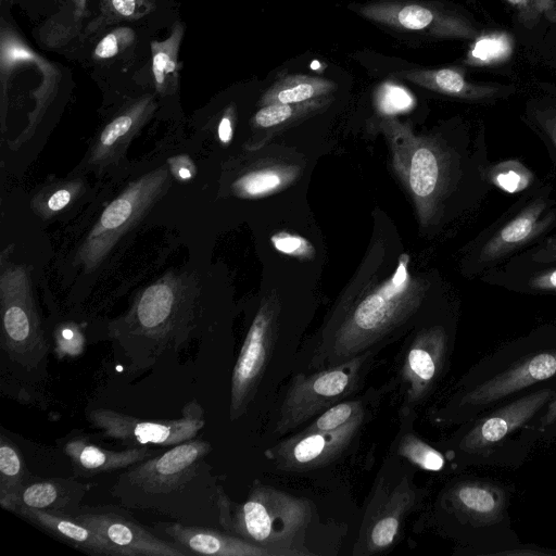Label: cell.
I'll list each match as a JSON object with an SVG mask.
<instances>
[{
	"label": "cell",
	"mask_w": 556,
	"mask_h": 556,
	"mask_svg": "<svg viewBox=\"0 0 556 556\" xmlns=\"http://www.w3.org/2000/svg\"><path fill=\"white\" fill-rule=\"evenodd\" d=\"M235 112L232 108H228L218 122L217 135L222 143L230 142L233 132Z\"/></svg>",
	"instance_id": "obj_45"
},
{
	"label": "cell",
	"mask_w": 556,
	"mask_h": 556,
	"mask_svg": "<svg viewBox=\"0 0 556 556\" xmlns=\"http://www.w3.org/2000/svg\"><path fill=\"white\" fill-rule=\"evenodd\" d=\"M25 460L18 447L4 433L0 435V506L13 514L29 481Z\"/></svg>",
	"instance_id": "obj_28"
},
{
	"label": "cell",
	"mask_w": 556,
	"mask_h": 556,
	"mask_svg": "<svg viewBox=\"0 0 556 556\" xmlns=\"http://www.w3.org/2000/svg\"><path fill=\"white\" fill-rule=\"evenodd\" d=\"M376 103L379 112L390 116L409 110L413 106V98L405 89L387 85L380 89Z\"/></svg>",
	"instance_id": "obj_40"
},
{
	"label": "cell",
	"mask_w": 556,
	"mask_h": 556,
	"mask_svg": "<svg viewBox=\"0 0 556 556\" xmlns=\"http://www.w3.org/2000/svg\"><path fill=\"white\" fill-rule=\"evenodd\" d=\"M155 110L152 94H144L127 104L99 132L90 148L88 163L103 169L117 162Z\"/></svg>",
	"instance_id": "obj_19"
},
{
	"label": "cell",
	"mask_w": 556,
	"mask_h": 556,
	"mask_svg": "<svg viewBox=\"0 0 556 556\" xmlns=\"http://www.w3.org/2000/svg\"><path fill=\"white\" fill-rule=\"evenodd\" d=\"M534 427L539 433L540 441L556 439V394L547 403L542 414L535 419Z\"/></svg>",
	"instance_id": "obj_42"
},
{
	"label": "cell",
	"mask_w": 556,
	"mask_h": 556,
	"mask_svg": "<svg viewBox=\"0 0 556 556\" xmlns=\"http://www.w3.org/2000/svg\"><path fill=\"white\" fill-rule=\"evenodd\" d=\"M34 51L15 31L1 20L0 29V104H1V130H5V117L8 110V91L11 75L22 64H27L37 58Z\"/></svg>",
	"instance_id": "obj_29"
},
{
	"label": "cell",
	"mask_w": 556,
	"mask_h": 556,
	"mask_svg": "<svg viewBox=\"0 0 556 556\" xmlns=\"http://www.w3.org/2000/svg\"><path fill=\"white\" fill-rule=\"evenodd\" d=\"M87 13V0H66L62 9L45 24V42L55 47L78 35Z\"/></svg>",
	"instance_id": "obj_34"
},
{
	"label": "cell",
	"mask_w": 556,
	"mask_h": 556,
	"mask_svg": "<svg viewBox=\"0 0 556 556\" xmlns=\"http://www.w3.org/2000/svg\"><path fill=\"white\" fill-rule=\"evenodd\" d=\"M155 0H100L99 14L86 26L83 38L125 21H137L155 10Z\"/></svg>",
	"instance_id": "obj_31"
},
{
	"label": "cell",
	"mask_w": 556,
	"mask_h": 556,
	"mask_svg": "<svg viewBox=\"0 0 556 556\" xmlns=\"http://www.w3.org/2000/svg\"><path fill=\"white\" fill-rule=\"evenodd\" d=\"M86 418L102 438L128 447L176 445L194 439L205 425L203 408L195 400L188 402L176 419L143 420L110 408H93Z\"/></svg>",
	"instance_id": "obj_13"
},
{
	"label": "cell",
	"mask_w": 556,
	"mask_h": 556,
	"mask_svg": "<svg viewBox=\"0 0 556 556\" xmlns=\"http://www.w3.org/2000/svg\"><path fill=\"white\" fill-rule=\"evenodd\" d=\"M276 250L295 256L308 258L314 254L313 245L303 237L278 232L271 237Z\"/></svg>",
	"instance_id": "obj_41"
},
{
	"label": "cell",
	"mask_w": 556,
	"mask_h": 556,
	"mask_svg": "<svg viewBox=\"0 0 556 556\" xmlns=\"http://www.w3.org/2000/svg\"><path fill=\"white\" fill-rule=\"evenodd\" d=\"M363 413L365 412L361 400L339 402L323 412L308 427H305L303 431L333 430L348 424Z\"/></svg>",
	"instance_id": "obj_37"
},
{
	"label": "cell",
	"mask_w": 556,
	"mask_h": 556,
	"mask_svg": "<svg viewBox=\"0 0 556 556\" xmlns=\"http://www.w3.org/2000/svg\"><path fill=\"white\" fill-rule=\"evenodd\" d=\"M337 84L324 77L291 74L278 78L261 97L260 105L274 103H303L330 97Z\"/></svg>",
	"instance_id": "obj_26"
},
{
	"label": "cell",
	"mask_w": 556,
	"mask_h": 556,
	"mask_svg": "<svg viewBox=\"0 0 556 556\" xmlns=\"http://www.w3.org/2000/svg\"><path fill=\"white\" fill-rule=\"evenodd\" d=\"M450 351L451 339L441 325L415 336L401 364V379L409 402H420L434 389L446 369Z\"/></svg>",
	"instance_id": "obj_17"
},
{
	"label": "cell",
	"mask_w": 556,
	"mask_h": 556,
	"mask_svg": "<svg viewBox=\"0 0 556 556\" xmlns=\"http://www.w3.org/2000/svg\"><path fill=\"white\" fill-rule=\"evenodd\" d=\"M331 97H323L303 103H274L261 106L252 118L257 129L282 128L328 106Z\"/></svg>",
	"instance_id": "obj_32"
},
{
	"label": "cell",
	"mask_w": 556,
	"mask_h": 556,
	"mask_svg": "<svg viewBox=\"0 0 556 556\" xmlns=\"http://www.w3.org/2000/svg\"><path fill=\"white\" fill-rule=\"evenodd\" d=\"M553 382H556V326H546L483 356L460 379L442 413L448 421L462 425Z\"/></svg>",
	"instance_id": "obj_2"
},
{
	"label": "cell",
	"mask_w": 556,
	"mask_h": 556,
	"mask_svg": "<svg viewBox=\"0 0 556 556\" xmlns=\"http://www.w3.org/2000/svg\"><path fill=\"white\" fill-rule=\"evenodd\" d=\"M369 352L311 375L295 376L280 406L275 431L285 434L351 395L359 386Z\"/></svg>",
	"instance_id": "obj_11"
},
{
	"label": "cell",
	"mask_w": 556,
	"mask_h": 556,
	"mask_svg": "<svg viewBox=\"0 0 556 556\" xmlns=\"http://www.w3.org/2000/svg\"><path fill=\"white\" fill-rule=\"evenodd\" d=\"M277 314V307L266 302L249 328L231 376V420L240 418L255 396L274 345Z\"/></svg>",
	"instance_id": "obj_15"
},
{
	"label": "cell",
	"mask_w": 556,
	"mask_h": 556,
	"mask_svg": "<svg viewBox=\"0 0 556 556\" xmlns=\"http://www.w3.org/2000/svg\"><path fill=\"white\" fill-rule=\"evenodd\" d=\"M491 182L507 193H518L528 188L533 175L522 163L515 160L494 165L489 172Z\"/></svg>",
	"instance_id": "obj_35"
},
{
	"label": "cell",
	"mask_w": 556,
	"mask_h": 556,
	"mask_svg": "<svg viewBox=\"0 0 556 556\" xmlns=\"http://www.w3.org/2000/svg\"><path fill=\"white\" fill-rule=\"evenodd\" d=\"M15 514L78 551L94 556H118L106 540L72 515L28 506H20Z\"/></svg>",
	"instance_id": "obj_22"
},
{
	"label": "cell",
	"mask_w": 556,
	"mask_h": 556,
	"mask_svg": "<svg viewBox=\"0 0 556 556\" xmlns=\"http://www.w3.org/2000/svg\"><path fill=\"white\" fill-rule=\"evenodd\" d=\"M191 555L275 556L273 552L214 527L187 526L177 521L156 522L151 529Z\"/></svg>",
	"instance_id": "obj_18"
},
{
	"label": "cell",
	"mask_w": 556,
	"mask_h": 556,
	"mask_svg": "<svg viewBox=\"0 0 556 556\" xmlns=\"http://www.w3.org/2000/svg\"><path fill=\"white\" fill-rule=\"evenodd\" d=\"M547 208L548 204L542 198L527 205L483 244L480 264L489 265L543 233L556 220V211Z\"/></svg>",
	"instance_id": "obj_21"
},
{
	"label": "cell",
	"mask_w": 556,
	"mask_h": 556,
	"mask_svg": "<svg viewBox=\"0 0 556 556\" xmlns=\"http://www.w3.org/2000/svg\"><path fill=\"white\" fill-rule=\"evenodd\" d=\"M91 485L75 478H30L22 491L20 506L74 515Z\"/></svg>",
	"instance_id": "obj_24"
},
{
	"label": "cell",
	"mask_w": 556,
	"mask_h": 556,
	"mask_svg": "<svg viewBox=\"0 0 556 556\" xmlns=\"http://www.w3.org/2000/svg\"><path fill=\"white\" fill-rule=\"evenodd\" d=\"M72 516L106 540L118 556H188L176 544L139 523L122 505H81Z\"/></svg>",
	"instance_id": "obj_14"
},
{
	"label": "cell",
	"mask_w": 556,
	"mask_h": 556,
	"mask_svg": "<svg viewBox=\"0 0 556 556\" xmlns=\"http://www.w3.org/2000/svg\"><path fill=\"white\" fill-rule=\"evenodd\" d=\"M539 122L556 147V110H548L542 113L539 117Z\"/></svg>",
	"instance_id": "obj_48"
},
{
	"label": "cell",
	"mask_w": 556,
	"mask_h": 556,
	"mask_svg": "<svg viewBox=\"0 0 556 556\" xmlns=\"http://www.w3.org/2000/svg\"><path fill=\"white\" fill-rule=\"evenodd\" d=\"M311 517L306 500L256 482L243 503L230 502L222 528L275 556L302 555L291 547L303 535Z\"/></svg>",
	"instance_id": "obj_7"
},
{
	"label": "cell",
	"mask_w": 556,
	"mask_h": 556,
	"mask_svg": "<svg viewBox=\"0 0 556 556\" xmlns=\"http://www.w3.org/2000/svg\"><path fill=\"white\" fill-rule=\"evenodd\" d=\"M529 287L534 291H556V268L546 269L532 276Z\"/></svg>",
	"instance_id": "obj_44"
},
{
	"label": "cell",
	"mask_w": 556,
	"mask_h": 556,
	"mask_svg": "<svg viewBox=\"0 0 556 556\" xmlns=\"http://www.w3.org/2000/svg\"><path fill=\"white\" fill-rule=\"evenodd\" d=\"M185 36V24H174L169 36L151 42L152 75L157 93L173 94L179 85L178 54Z\"/></svg>",
	"instance_id": "obj_27"
},
{
	"label": "cell",
	"mask_w": 556,
	"mask_h": 556,
	"mask_svg": "<svg viewBox=\"0 0 556 556\" xmlns=\"http://www.w3.org/2000/svg\"><path fill=\"white\" fill-rule=\"evenodd\" d=\"M198 289L187 274H167L142 290L129 311L109 325L129 369L153 366L176 352L194 328Z\"/></svg>",
	"instance_id": "obj_3"
},
{
	"label": "cell",
	"mask_w": 556,
	"mask_h": 556,
	"mask_svg": "<svg viewBox=\"0 0 556 556\" xmlns=\"http://www.w3.org/2000/svg\"><path fill=\"white\" fill-rule=\"evenodd\" d=\"M391 76L444 96L470 101L491 99L501 91L495 85L467 80L464 71L455 67L403 70Z\"/></svg>",
	"instance_id": "obj_23"
},
{
	"label": "cell",
	"mask_w": 556,
	"mask_h": 556,
	"mask_svg": "<svg viewBox=\"0 0 556 556\" xmlns=\"http://www.w3.org/2000/svg\"><path fill=\"white\" fill-rule=\"evenodd\" d=\"M169 167L164 165L142 175L108 204L79 245L76 264L88 271L96 269L121 238L165 193L169 186Z\"/></svg>",
	"instance_id": "obj_10"
},
{
	"label": "cell",
	"mask_w": 556,
	"mask_h": 556,
	"mask_svg": "<svg viewBox=\"0 0 556 556\" xmlns=\"http://www.w3.org/2000/svg\"><path fill=\"white\" fill-rule=\"evenodd\" d=\"M298 168L292 166H267L249 170L231 185L237 197L254 199L280 190L294 180Z\"/></svg>",
	"instance_id": "obj_30"
},
{
	"label": "cell",
	"mask_w": 556,
	"mask_h": 556,
	"mask_svg": "<svg viewBox=\"0 0 556 556\" xmlns=\"http://www.w3.org/2000/svg\"><path fill=\"white\" fill-rule=\"evenodd\" d=\"M365 413L327 431H301L267 451L276 467L285 471H308L337 459L361 430Z\"/></svg>",
	"instance_id": "obj_16"
},
{
	"label": "cell",
	"mask_w": 556,
	"mask_h": 556,
	"mask_svg": "<svg viewBox=\"0 0 556 556\" xmlns=\"http://www.w3.org/2000/svg\"><path fill=\"white\" fill-rule=\"evenodd\" d=\"M414 501L415 494L403 479L369 521L363 536L362 547L365 554L381 552L393 544L404 515Z\"/></svg>",
	"instance_id": "obj_25"
},
{
	"label": "cell",
	"mask_w": 556,
	"mask_h": 556,
	"mask_svg": "<svg viewBox=\"0 0 556 556\" xmlns=\"http://www.w3.org/2000/svg\"><path fill=\"white\" fill-rule=\"evenodd\" d=\"M212 445L191 439L122 472L111 494L128 509L146 510L187 526L222 527L229 498L206 460Z\"/></svg>",
	"instance_id": "obj_1"
},
{
	"label": "cell",
	"mask_w": 556,
	"mask_h": 556,
	"mask_svg": "<svg viewBox=\"0 0 556 556\" xmlns=\"http://www.w3.org/2000/svg\"><path fill=\"white\" fill-rule=\"evenodd\" d=\"M382 127L395 172L412 194L420 222L428 224L451 182L452 162L438 143L415 136L406 125L389 118Z\"/></svg>",
	"instance_id": "obj_9"
},
{
	"label": "cell",
	"mask_w": 556,
	"mask_h": 556,
	"mask_svg": "<svg viewBox=\"0 0 556 556\" xmlns=\"http://www.w3.org/2000/svg\"><path fill=\"white\" fill-rule=\"evenodd\" d=\"M532 260L539 263L556 262V235L548 238L533 254Z\"/></svg>",
	"instance_id": "obj_46"
},
{
	"label": "cell",
	"mask_w": 556,
	"mask_h": 556,
	"mask_svg": "<svg viewBox=\"0 0 556 556\" xmlns=\"http://www.w3.org/2000/svg\"><path fill=\"white\" fill-rule=\"evenodd\" d=\"M81 178L62 179L42 187L31 199V210L48 219L74 203L85 191Z\"/></svg>",
	"instance_id": "obj_33"
},
{
	"label": "cell",
	"mask_w": 556,
	"mask_h": 556,
	"mask_svg": "<svg viewBox=\"0 0 556 556\" xmlns=\"http://www.w3.org/2000/svg\"><path fill=\"white\" fill-rule=\"evenodd\" d=\"M350 9L397 34L435 39H473L478 31L464 15L430 0H368Z\"/></svg>",
	"instance_id": "obj_12"
},
{
	"label": "cell",
	"mask_w": 556,
	"mask_h": 556,
	"mask_svg": "<svg viewBox=\"0 0 556 556\" xmlns=\"http://www.w3.org/2000/svg\"><path fill=\"white\" fill-rule=\"evenodd\" d=\"M2 1H3V0H1V2H2Z\"/></svg>",
	"instance_id": "obj_49"
},
{
	"label": "cell",
	"mask_w": 556,
	"mask_h": 556,
	"mask_svg": "<svg viewBox=\"0 0 556 556\" xmlns=\"http://www.w3.org/2000/svg\"><path fill=\"white\" fill-rule=\"evenodd\" d=\"M56 349L63 353H70V348L73 346L77 354L83 349V337L76 326H61L56 331Z\"/></svg>",
	"instance_id": "obj_43"
},
{
	"label": "cell",
	"mask_w": 556,
	"mask_h": 556,
	"mask_svg": "<svg viewBox=\"0 0 556 556\" xmlns=\"http://www.w3.org/2000/svg\"><path fill=\"white\" fill-rule=\"evenodd\" d=\"M399 454L429 471H440L445 466L443 454L414 434H406L399 444Z\"/></svg>",
	"instance_id": "obj_36"
},
{
	"label": "cell",
	"mask_w": 556,
	"mask_h": 556,
	"mask_svg": "<svg viewBox=\"0 0 556 556\" xmlns=\"http://www.w3.org/2000/svg\"><path fill=\"white\" fill-rule=\"evenodd\" d=\"M135 31L127 26H119L105 34L92 50L94 61H108L115 58L135 40Z\"/></svg>",
	"instance_id": "obj_38"
},
{
	"label": "cell",
	"mask_w": 556,
	"mask_h": 556,
	"mask_svg": "<svg viewBox=\"0 0 556 556\" xmlns=\"http://www.w3.org/2000/svg\"><path fill=\"white\" fill-rule=\"evenodd\" d=\"M169 170L181 180L190 179L193 175V165L191 161L185 156H178L169 161Z\"/></svg>",
	"instance_id": "obj_47"
},
{
	"label": "cell",
	"mask_w": 556,
	"mask_h": 556,
	"mask_svg": "<svg viewBox=\"0 0 556 556\" xmlns=\"http://www.w3.org/2000/svg\"><path fill=\"white\" fill-rule=\"evenodd\" d=\"M517 12L520 21L527 27H533L546 16L551 21H556V1L555 0H506Z\"/></svg>",
	"instance_id": "obj_39"
},
{
	"label": "cell",
	"mask_w": 556,
	"mask_h": 556,
	"mask_svg": "<svg viewBox=\"0 0 556 556\" xmlns=\"http://www.w3.org/2000/svg\"><path fill=\"white\" fill-rule=\"evenodd\" d=\"M407 263L406 255H402L388 280L351 308L332 316L323 330L313 367L339 365L368 352L417 311L426 293V283L409 275Z\"/></svg>",
	"instance_id": "obj_4"
},
{
	"label": "cell",
	"mask_w": 556,
	"mask_h": 556,
	"mask_svg": "<svg viewBox=\"0 0 556 556\" xmlns=\"http://www.w3.org/2000/svg\"><path fill=\"white\" fill-rule=\"evenodd\" d=\"M1 254L0 313L2 356L14 366L30 374L46 365L48 345L37 311L33 283L26 266L13 263Z\"/></svg>",
	"instance_id": "obj_8"
},
{
	"label": "cell",
	"mask_w": 556,
	"mask_h": 556,
	"mask_svg": "<svg viewBox=\"0 0 556 556\" xmlns=\"http://www.w3.org/2000/svg\"><path fill=\"white\" fill-rule=\"evenodd\" d=\"M60 445L75 476L84 478L127 469L153 456L148 446H132L122 451L103 448L81 433L67 435L61 440Z\"/></svg>",
	"instance_id": "obj_20"
},
{
	"label": "cell",
	"mask_w": 556,
	"mask_h": 556,
	"mask_svg": "<svg viewBox=\"0 0 556 556\" xmlns=\"http://www.w3.org/2000/svg\"><path fill=\"white\" fill-rule=\"evenodd\" d=\"M513 488L485 477L452 482L442 507L459 527L472 554L482 556L556 555V551L522 544L509 516Z\"/></svg>",
	"instance_id": "obj_6"
},
{
	"label": "cell",
	"mask_w": 556,
	"mask_h": 556,
	"mask_svg": "<svg viewBox=\"0 0 556 556\" xmlns=\"http://www.w3.org/2000/svg\"><path fill=\"white\" fill-rule=\"evenodd\" d=\"M556 394L545 384L462 424L447 459L475 467L518 468L540 441L535 419Z\"/></svg>",
	"instance_id": "obj_5"
}]
</instances>
